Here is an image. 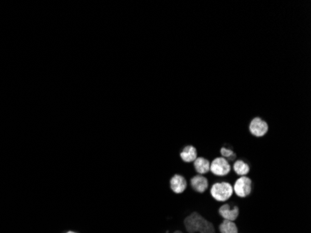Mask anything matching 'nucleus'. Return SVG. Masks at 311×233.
<instances>
[{
	"instance_id": "5",
	"label": "nucleus",
	"mask_w": 311,
	"mask_h": 233,
	"mask_svg": "<svg viewBox=\"0 0 311 233\" xmlns=\"http://www.w3.org/2000/svg\"><path fill=\"white\" fill-rule=\"evenodd\" d=\"M218 214L225 220H229L235 222L239 216L240 209L239 207L229 201L224 202L218 209Z\"/></svg>"
},
{
	"instance_id": "3",
	"label": "nucleus",
	"mask_w": 311,
	"mask_h": 233,
	"mask_svg": "<svg viewBox=\"0 0 311 233\" xmlns=\"http://www.w3.org/2000/svg\"><path fill=\"white\" fill-rule=\"evenodd\" d=\"M232 170V165L223 157L213 159L210 165V173L215 177L223 178L227 176Z\"/></svg>"
},
{
	"instance_id": "8",
	"label": "nucleus",
	"mask_w": 311,
	"mask_h": 233,
	"mask_svg": "<svg viewBox=\"0 0 311 233\" xmlns=\"http://www.w3.org/2000/svg\"><path fill=\"white\" fill-rule=\"evenodd\" d=\"M190 188L197 193H204L207 189H210V184L205 176L196 175L189 180Z\"/></svg>"
},
{
	"instance_id": "13",
	"label": "nucleus",
	"mask_w": 311,
	"mask_h": 233,
	"mask_svg": "<svg viewBox=\"0 0 311 233\" xmlns=\"http://www.w3.org/2000/svg\"><path fill=\"white\" fill-rule=\"evenodd\" d=\"M217 231L218 228H215V226L212 223L207 220V222L205 223V225L199 233H216Z\"/></svg>"
},
{
	"instance_id": "6",
	"label": "nucleus",
	"mask_w": 311,
	"mask_h": 233,
	"mask_svg": "<svg viewBox=\"0 0 311 233\" xmlns=\"http://www.w3.org/2000/svg\"><path fill=\"white\" fill-rule=\"evenodd\" d=\"M249 132L256 138L263 137L268 132V125L263 119L256 117L249 123Z\"/></svg>"
},
{
	"instance_id": "11",
	"label": "nucleus",
	"mask_w": 311,
	"mask_h": 233,
	"mask_svg": "<svg viewBox=\"0 0 311 233\" xmlns=\"http://www.w3.org/2000/svg\"><path fill=\"white\" fill-rule=\"evenodd\" d=\"M232 170L234 173L240 178V177H247V175L250 172V166L247 162H245L242 160H237L232 164Z\"/></svg>"
},
{
	"instance_id": "4",
	"label": "nucleus",
	"mask_w": 311,
	"mask_h": 233,
	"mask_svg": "<svg viewBox=\"0 0 311 233\" xmlns=\"http://www.w3.org/2000/svg\"><path fill=\"white\" fill-rule=\"evenodd\" d=\"M253 189V182L248 177H240L233 184L234 194L239 198L248 197Z\"/></svg>"
},
{
	"instance_id": "12",
	"label": "nucleus",
	"mask_w": 311,
	"mask_h": 233,
	"mask_svg": "<svg viewBox=\"0 0 311 233\" xmlns=\"http://www.w3.org/2000/svg\"><path fill=\"white\" fill-rule=\"evenodd\" d=\"M218 231L220 233H239V229L236 223L225 219H223L222 222L219 224Z\"/></svg>"
},
{
	"instance_id": "7",
	"label": "nucleus",
	"mask_w": 311,
	"mask_h": 233,
	"mask_svg": "<svg viewBox=\"0 0 311 233\" xmlns=\"http://www.w3.org/2000/svg\"><path fill=\"white\" fill-rule=\"evenodd\" d=\"M169 185H170V189L173 193L182 194L183 192L186 191V189L188 188L189 182L182 175L175 174L170 179Z\"/></svg>"
},
{
	"instance_id": "15",
	"label": "nucleus",
	"mask_w": 311,
	"mask_h": 233,
	"mask_svg": "<svg viewBox=\"0 0 311 233\" xmlns=\"http://www.w3.org/2000/svg\"><path fill=\"white\" fill-rule=\"evenodd\" d=\"M77 233V232H74V231H68V232H67V233Z\"/></svg>"
},
{
	"instance_id": "10",
	"label": "nucleus",
	"mask_w": 311,
	"mask_h": 233,
	"mask_svg": "<svg viewBox=\"0 0 311 233\" xmlns=\"http://www.w3.org/2000/svg\"><path fill=\"white\" fill-rule=\"evenodd\" d=\"M179 156H180V159L182 160V161H184L186 163H192L198 158V152H197V149L195 146L189 144V145H186L182 149Z\"/></svg>"
},
{
	"instance_id": "1",
	"label": "nucleus",
	"mask_w": 311,
	"mask_h": 233,
	"mask_svg": "<svg viewBox=\"0 0 311 233\" xmlns=\"http://www.w3.org/2000/svg\"><path fill=\"white\" fill-rule=\"evenodd\" d=\"M211 198L219 202H226L234 194L233 186L228 182H216L210 187Z\"/></svg>"
},
{
	"instance_id": "14",
	"label": "nucleus",
	"mask_w": 311,
	"mask_h": 233,
	"mask_svg": "<svg viewBox=\"0 0 311 233\" xmlns=\"http://www.w3.org/2000/svg\"><path fill=\"white\" fill-rule=\"evenodd\" d=\"M173 233H184V232H182V231H179V230H177V231H174V232H173Z\"/></svg>"
},
{
	"instance_id": "2",
	"label": "nucleus",
	"mask_w": 311,
	"mask_h": 233,
	"mask_svg": "<svg viewBox=\"0 0 311 233\" xmlns=\"http://www.w3.org/2000/svg\"><path fill=\"white\" fill-rule=\"evenodd\" d=\"M207 219H205L198 212H192L184 219L185 233H199Z\"/></svg>"
},
{
	"instance_id": "9",
	"label": "nucleus",
	"mask_w": 311,
	"mask_h": 233,
	"mask_svg": "<svg viewBox=\"0 0 311 233\" xmlns=\"http://www.w3.org/2000/svg\"><path fill=\"white\" fill-rule=\"evenodd\" d=\"M210 165L211 161L203 157H198L193 162L195 172L201 176H205L206 174L210 173Z\"/></svg>"
}]
</instances>
